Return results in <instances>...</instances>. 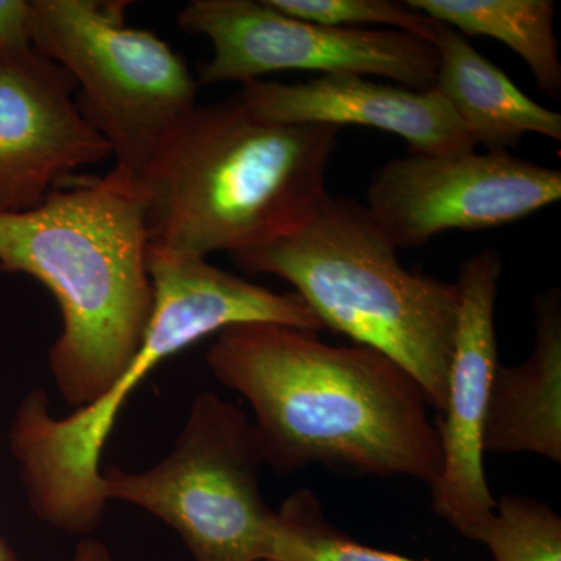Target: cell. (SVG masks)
I'll return each instance as SVG.
<instances>
[{
    "mask_svg": "<svg viewBox=\"0 0 561 561\" xmlns=\"http://www.w3.org/2000/svg\"><path fill=\"white\" fill-rule=\"evenodd\" d=\"M206 364L249 402L262 460L276 472L323 465L437 483L442 446L426 394L386 354L287 324L242 323L217 334Z\"/></svg>",
    "mask_w": 561,
    "mask_h": 561,
    "instance_id": "obj_1",
    "label": "cell"
},
{
    "mask_svg": "<svg viewBox=\"0 0 561 561\" xmlns=\"http://www.w3.org/2000/svg\"><path fill=\"white\" fill-rule=\"evenodd\" d=\"M149 243L138 184L116 169L0 214V271L39 280L60 308L49 368L72 411L105 393L142 343L154 302Z\"/></svg>",
    "mask_w": 561,
    "mask_h": 561,
    "instance_id": "obj_2",
    "label": "cell"
},
{
    "mask_svg": "<svg viewBox=\"0 0 561 561\" xmlns=\"http://www.w3.org/2000/svg\"><path fill=\"white\" fill-rule=\"evenodd\" d=\"M339 131L257 119L238 94L195 106L136 180L150 243L231 256L300 230L331 197Z\"/></svg>",
    "mask_w": 561,
    "mask_h": 561,
    "instance_id": "obj_3",
    "label": "cell"
},
{
    "mask_svg": "<svg viewBox=\"0 0 561 561\" xmlns=\"http://www.w3.org/2000/svg\"><path fill=\"white\" fill-rule=\"evenodd\" d=\"M153 312L142 343L119 379L98 400L66 416L50 413L46 390L28 391L11 421L9 446L25 497L39 522L90 535L105 515L102 457L131 391L162 362L210 334L242 323H308L294 291L276 294L221 271L206 257L149 243Z\"/></svg>",
    "mask_w": 561,
    "mask_h": 561,
    "instance_id": "obj_4",
    "label": "cell"
},
{
    "mask_svg": "<svg viewBox=\"0 0 561 561\" xmlns=\"http://www.w3.org/2000/svg\"><path fill=\"white\" fill-rule=\"evenodd\" d=\"M230 257L250 275L287 280L323 330L386 354L445 411L459 286L405 271L362 203L330 197L300 230Z\"/></svg>",
    "mask_w": 561,
    "mask_h": 561,
    "instance_id": "obj_5",
    "label": "cell"
},
{
    "mask_svg": "<svg viewBox=\"0 0 561 561\" xmlns=\"http://www.w3.org/2000/svg\"><path fill=\"white\" fill-rule=\"evenodd\" d=\"M262 465L245 412L205 390L171 453L149 470L102 468L103 493L171 526L195 561H264L279 515L262 496Z\"/></svg>",
    "mask_w": 561,
    "mask_h": 561,
    "instance_id": "obj_6",
    "label": "cell"
},
{
    "mask_svg": "<svg viewBox=\"0 0 561 561\" xmlns=\"http://www.w3.org/2000/svg\"><path fill=\"white\" fill-rule=\"evenodd\" d=\"M127 3L31 0L32 43L79 87V110L122 175L138 180L162 140L197 106V79L154 32L127 27Z\"/></svg>",
    "mask_w": 561,
    "mask_h": 561,
    "instance_id": "obj_7",
    "label": "cell"
},
{
    "mask_svg": "<svg viewBox=\"0 0 561 561\" xmlns=\"http://www.w3.org/2000/svg\"><path fill=\"white\" fill-rule=\"evenodd\" d=\"M184 33L205 36L213 55L198 84H245L284 70L357 73L397 81L402 88H434V44L387 28L328 27L289 16L268 0H191L176 16Z\"/></svg>",
    "mask_w": 561,
    "mask_h": 561,
    "instance_id": "obj_8",
    "label": "cell"
},
{
    "mask_svg": "<svg viewBox=\"0 0 561 561\" xmlns=\"http://www.w3.org/2000/svg\"><path fill=\"white\" fill-rule=\"evenodd\" d=\"M560 198L559 169L511 151H409L375 172L364 206L398 250L420 249L446 231L515 224Z\"/></svg>",
    "mask_w": 561,
    "mask_h": 561,
    "instance_id": "obj_9",
    "label": "cell"
},
{
    "mask_svg": "<svg viewBox=\"0 0 561 561\" xmlns=\"http://www.w3.org/2000/svg\"><path fill=\"white\" fill-rule=\"evenodd\" d=\"M501 254L478 251L460 265L459 320L448 378L446 408L437 426L442 471L432 486L434 511L449 526L474 537L496 507L483 470V424L497 365L496 308Z\"/></svg>",
    "mask_w": 561,
    "mask_h": 561,
    "instance_id": "obj_10",
    "label": "cell"
},
{
    "mask_svg": "<svg viewBox=\"0 0 561 561\" xmlns=\"http://www.w3.org/2000/svg\"><path fill=\"white\" fill-rule=\"evenodd\" d=\"M77 90L35 47L0 54V214L36 208L77 169L113 157L73 101Z\"/></svg>",
    "mask_w": 561,
    "mask_h": 561,
    "instance_id": "obj_11",
    "label": "cell"
},
{
    "mask_svg": "<svg viewBox=\"0 0 561 561\" xmlns=\"http://www.w3.org/2000/svg\"><path fill=\"white\" fill-rule=\"evenodd\" d=\"M257 119L279 125H362L400 136L412 153L476 149L435 88L393 87L357 73H328L302 83L254 80L238 92Z\"/></svg>",
    "mask_w": 561,
    "mask_h": 561,
    "instance_id": "obj_12",
    "label": "cell"
},
{
    "mask_svg": "<svg viewBox=\"0 0 561 561\" xmlns=\"http://www.w3.org/2000/svg\"><path fill=\"white\" fill-rule=\"evenodd\" d=\"M535 343L529 359L497 365L483 424V453H531L561 461V297L534 300Z\"/></svg>",
    "mask_w": 561,
    "mask_h": 561,
    "instance_id": "obj_13",
    "label": "cell"
},
{
    "mask_svg": "<svg viewBox=\"0 0 561 561\" xmlns=\"http://www.w3.org/2000/svg\"><path fill=\"white\" fill-rule=\"evenodd\" d=\"M432 44L438 55L434 88L474 146L511 151L531 133L560 142L561 114L531 101L467 36L435 21Z\"/></svg>",
    "mask_w": 561,
    "mask_h": 561,
    "instance_id": "obj_14",
    "label": "cell"
},
{
    "mask_svg": "<svg viewBox=\"0 0 561 561\" xmlns=\"http://www.w3.org/2000/svg\"><path fill=\"white\" fill-rule=\"evenodd\" d=\"M405 5L461 35L490 36L526 61L540 91L561 94V60L553 0H408Z\"/></svg>",
    "mask_w": 561,
    "mask_h": 561,
    "instance_id": "obj_15",
    "label": "cell"
},
{
    "mask_svg": "<svg viewBox=\"0 0 561 561\" xmlns=\"http://www.w3.org/2000/svg\"><path fill=\"white\" fill-rule=\"evenodd\" d=\"M278 515V534L264 561H431L379 551L351 540L328 522L311 490L290 494Z\"/></svg>",
    "mask_w": 561,
    "mask_h": 561,
    "instance_id": "obj_16",
    "label": "cell"
},
{
    "mask_svg": "<svg viewBox=\"0 0 561 561\" xmlns=\"http://www.w3.org/2000/svg\"><path fill=\"white\" fill-rule=\"evenodd\" d=\"M472 541L494 561H561V518L545 502L504 494Z\"/></svg>",
    "mask_w": 561,
    "mask_h": 561,
    "instance_id": "obj_17",
    "label": "cell"
},
{
    "mask_svg": "<svg viewBox=\"0 0 561 561\" xmlns=\"http://www.w3.org/2000/svg\"><path fill=\"white\" fill-rule=\"evenodd\" d=\"M272 7L298 20L328 27L371 28L411 33L434 39L435 21L411 9L405 2L390 0H268Z\"/></svg>",
    "mask_w": 561,
    "mask_h": 561,
    "instance_id": "obj_18",
    "label": "cell"
},
{
    "mask_svg": "<svg viewBox=\"0 0 561 561\" xmlns=\"http://www.w3.org/2000/svg\"><path fill=\"white\" fill-rule=\"evenodd\" d=\"M31 0H0V54L31 49Z\"/></svg>",
    "mask_w": 561,
    "mask_h": 561,
    "instance_id": "obj_19",
    "label": "cell"
},
{
    "mask_svg": "<svg viewBox=\"0 0 561 561\" xmlns=\"http://www.w3.org/2000/svg\"><path fill=\"white\" fill-rule=\"evenodd\" d=\"M70 561H114L110 549L102 541L83 540L76 548Z\"/></svg>",
    "mask_w": 561,
    "mask_h": 561,
    "instance_id": "obj_20",
    "label": "cell"
},
{
    "mask_svg": "<svg viewBox=\"0 0 561 561\" xmlns=\"http://www.w3.org/2000/svg\"><path fill=\"white\" fill-rule=\"evenodd\" d=\"M2 273V271H0ZM0 561H18L14 556L13 549L10 548L9 542L0 537Z\"/></svg>",
    "mask_w": 561,
    "mask_h": 561,
    "instance_id": "obj_21",
    "label": "cell"
}]
</instances>
